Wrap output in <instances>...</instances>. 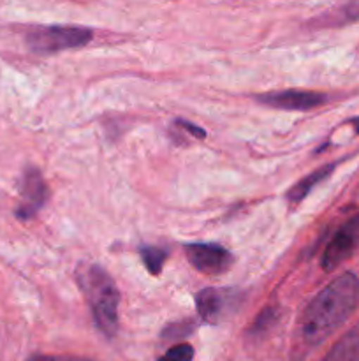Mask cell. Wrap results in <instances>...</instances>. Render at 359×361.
I'll use <instances>...</instances> for the list:
<instances>
[{
	"label": "cell",
	"instance_id": "6da1fadb",
	"mask_svg": "<svg viewBox=\"0 0 359 361\" xmlns=\"http://www.w3.org/2000/svg\"><path fill=\"white\" fill-rule=\"evenodd\" d=\"M359 305V277L340 275L326 286L305 309L299 323V338L306 348L322 344L333 335Z\"/></svg>",
	"mask_w": 359,
	"mask_h": 361
},
{
	"label": "cell",
	"instance_id": "7a4b0ae2",
	"mask_svg": "<svg viewBox=\"0 0 359 361\" xmlns=\"http://www.w3.org/2000/svg\"><path fill=\"white\" fill-rule=\"evenodd\" d=\"M76 279L88 305H90L99 330L106 337H115L118 331L120 295L113 279L102 267L88 263L77 267Z\"/></svg>",
	"mask_w": 359,
	"mask_h": 361
},
{
	"label": "cell",
	"instance_id": "3957f363",
	"mask_svg": "<svg viewBox=\"0 0 359 361\" xmlns=\"http://www.w3.org/2000/svg\"><path fill=\"white\" fill-rule=\"evenodd\" d=\"M94 32L84 27L48 25L34 27L27 34V44L35 53H56L62 49H74L88 44Z\"/></svg>",
	"mask_w": 359,
	"mask_h": 361
},
{
	"label": "cell",
	"instance_id": "277c9868",
	"mask_svg": "<svg viewBox=\"0 0 359 361\" xmlns=\"http://www.w3.org/2000/svg\"><path fill=\"white\" fill-rule=\"evenodd\" d=\"M241 303V295L236 289H203L196 296L197 314L210 324H218L229 319Z\"/></svg>",
	"mask_w": 359,
	"mask_h": 361
},
{
	"label": "cell",
	"instance_id": "5b68a950",
	"mask_svg": "<svg viewBox=\"0 0 359 361\" xmlns=\"http://www.w3.org/2000/svg\"><path fill=\"white\" fill-rule=\"evenodd\" d=\"M359 247V214L348 219L327 243L322 256V268L326 271L334 270L338 264L347 261Z\"/></svg>",
	"mask_w": 359,
	"mask_h": 361
},
{
	"label": "cell",
	"instance_id": "8992f818",
	"mask_svg": "<svg viewBox=\"0 0 359 361\" xmlns=\"http://www.w3.org/2000/svg\"><path fill=\"white\" fill-rule=\"evenodd\" d=\"M189 263L204 275H220L231 268L232 254L217 243H190L185 247Z\"/></svg>",
	"mask_w": 359,
	"mask_h": 361
},
{
	"label": "cell",
	"instance_id": "52a82bcc",
	"mask_svg": "<svg viewBox=\"0 0 359 361\" xmlns=\"http://www.w3.org/2000/svg\"><path fill=\"white\" fill-rule=\"evenodd\" d=\"M20 194L21 203L16 210V217L21 219V221H28V219H32L41 210L42 204L46 203L49 196L48 185H46L44 178H42V175L35 168H28L23 173Z\"/></svg>",
	"mask_w": 359,
	"mask_h": 361
},
{
	"label": "cell",
	"instance_id": "ba28073f",
	"mask_svg": "<svg viewBox=\"0 0 359 361\" xmlns=\"http://www.w3.org/2000/svg\"><path fill=\"white\" fill-rule=\"evenodd\" d=\"M259 101L263 102V104L273 106V108L306 111V109H312L324 104V102H326V95L319 94V92L308 90H284L260 95Z\"/></svg>",
	"mask_w": 359,
	"mask_h": 361
},
{
	"label": "cell",
	"instance_id": "9c48e42d",
	"mask_svg": "<svg viewBox=\"0 0 359 361\" xmlns=\"http://www.w3.org/2000/svg\"><path fill=\"white\" fill-rule=\"evenodd\" d=\"M322 361H359V323L329 349Z\"/></svg>",
	"mask_w": 359,
	"mask_h": 361
},
{
	"label": "cell",
	"instance_id": "30bf717a",
	"mask_svg": "<svg viewBox=\"0 0 359 361\" xmlns=\"http://www.w3.org/2000/svg\"><path fill=\"white\" fill-rule=\"evenodd\" d=\"M333 169H334V164H327V166H324V168H320V169H317V171H313L312 175L305 176V178H303L301 182L296 183V185L292 187L291 190H289V194H287L289 201H291V203H299V201H301V200H305V197L308 196L310 192H312L313 187L319 185V183L322 182V180H326L327 176H329L331 173H333Z\"/></svg>",
	"mask_w": 359,
	"mask_h": 361
},
{
	"label": "cell",
	"instance_id": "8fae6325",
	"mask_svg": "<svg viewBox=\"0 0 359 361\" xmlns=\"http://www.w3.org/2000/svg\"><path fill=\"white\" fill-rule=\"evenodd\" d=\"M139 254L144 267H146V270L150 271V274H160L162 267H164L165 259H168V250L160 249V247H141Z\"/></svg>",
	"mask_w": 359,
	"mask_h": 361
},
{
	"label": "cell",
	"instance_id": "7c38bea8",
	"mask_svg": "<svg viewBox=\"0 0 359 361\" xmlns=\"http://www.w3.org/2000/svg\"><path fill=\"white\" fill-rule=\"evenodd\" d=\"M194 360V348L190 344H178L169 349L164 356H160L158 361H192Z\"/></svg>",
	"mask_w": 359,
	"mask_h": 361
},
{
	"label": "cell",
	"instance_id": "4fadbf2b",
	"mask_svg": "<svg viewBox=\"0 0 359 361\" xmlns=\"http://www.w3.org/2000/svg\"><path fill=\"white\" fill-rule=\"evenodd\" d=\"M176 126L182 127V129H185L187 133H190L194 137H197V140H203V137L206 136V133H204V130L201 129V127L194 126V123L187 122V120H176Z\"/></svg>",
	"mask_w": 359,
	"mask_h": 361
},
{
	"label": "cell",
	"instance_id": "5bb4252c",
	"mask_svg": "<svg viewBox=\"0 0 359 361\" xmlns=\"http://www.w3.org/2000/svg\"><path fill=\"white\" fill-rule=\"evenodd\" d=\"M28 361H60L58 356H46V355H34Z\"/></svg>",
	"mask_w": 359,
	"mask_h": 361
},
{
	"label": "cell",
	"instance_id": "9a60e30c",
	"mask_svg": "<svg viewBox=\"0 0 359 361\" xmlns=\"http://www.w3.org/2000/svg\"><path fill=\"white\" fill-rule=\"evenodd\" d=\"M60 361H92V360L77 358V356H60Z\"/></svg>",
	"mask_w": 359,
	"mask_h": 361
},
{
	"label": "cell",
	"instance_id": "2e32d148",
	"mask_svg": "<svg viewBox=\"0 0 359 361\" xmlns=\"http://www.w3.org/2000/svg\"><path fill=\"white\" fill-rule=\"evenodd\" d=\"M354 129H355V133L359 134V118L354 120Z\"/></svg>",
	"mask_w": 359,
	"mask_h": 361
}]
</instances>
